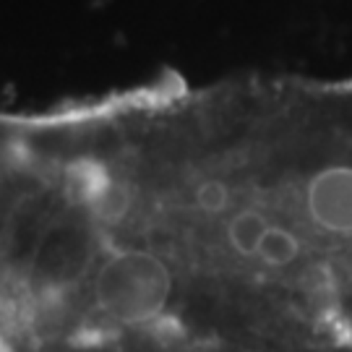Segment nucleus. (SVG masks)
I'll use <instances>...</instances> for the list:
<instances>
[{
  "instance_id": "4",
  "label": "nucleus",
  "mask_w": 352,
  "mask_h": 352,
  "mask_svg": "<svg viewBox=\"0 0 352 352\" xmlns=\"http://www.w3.org/2000/svg\"><path fill=\"white\" fill-rule=\"evenodd\" d=\"M266 230H269V222H266L264 214L245 209V212H238L230 219L227 238L240 256H258V243H261Z\"/></svg>"
},
{
  "instance_id": "3",
  "label": "nucleus",
  "mask_w": 352,
  "mask_h": 352,
  "mask_svg": "<svg viewBox=\"0 0 352 352\" xmlns=\"http://www.w3.org/2000/svg\"><path fill=\"white\" fill-rule=\"evenodd\" d=\"M115 175L110 173V167L91 157V154H81V157H74L71 162L63 167V188L65 196L81 206L91 212L94 204L100 201L102 196L107 193V188L113 186Z\"/></svg>"
},
{
  "instance_id": "1",
  "label": "nucleus",
  "mask_w": 352,
  "mask_h": 352,
  "mask_svg": "<svg viewBox=\"0 0 352 352\" xmlns=\"http://www.w3.org/2000/svg\"><path fill=\"white\" fill-rule=\"evenodd\" d=\"M173 279L167 266L146 251H120L97 274L94 295L104 314L120 321H146L164 308Z\"/></svg>"
},
{
  "instance_id": "6",
  "label": "nucleus",
  "mask_w": 352,
  "mask_h": 352,
  "mask_svg": "<svg viewBox=\"0 0 352 352\" xmlns=\"http://www.w3.org/2000/svg\"><path fill=\"white\" fill-rule=\"evenodd\" d=\"M128 209H131V188H128V183L115 177L113 186L107 188V193L102 196L100 201L94 204V209L89 214H91L94 219H100V222L113 225V222H120V219L126 217Z\"/></svg>"
},
{
  "instance_id": "7",
  "label": "nucleus",
  "mask_w": 352,
  "mask_h": 352,
  "mask_svg": "<svg viewBox=\"0 0 352 352\" xmlns=\"http://www.w3.org/2000/svg\"><path fill=\"white\" fill-rule=\"evenodd\" d=\"M196 206L206 214H222L230 206V188L219 177H206L196 188Z\"/></svg>"
},
{
  "instance_id": "5",
  "label": "nucleus",
  "mask_w": 352,
  "mask_h": 352,
  "mask_svg": "<svg viewBox=\"0 0 352 352\" xmlns=\"http://www.w3.org/2000/svg\"><path fill=\"white\" fill-rule=\"evenodd\" d=\"M302 245L295 232H289L285 227L269 225L264 238L258 243V258L269 266H289L300 256Z\"/></svg>"
},
{
  "instance_id": "2",
  "label": "nucleus",
  "mask_w": 352,
  "mask_h": 352,
  "mask_svg": "<svg viewBox=\"0 0 352 352\" xmlns=\"http://www.w3.org/2000/svg\"><path fill=\"white\" fill-rule=\"evenodd\" d=\"M308 212L318 227L337 235L352 232V167L331 164L308 183Z\"/></svg>"
}]
</instances>
